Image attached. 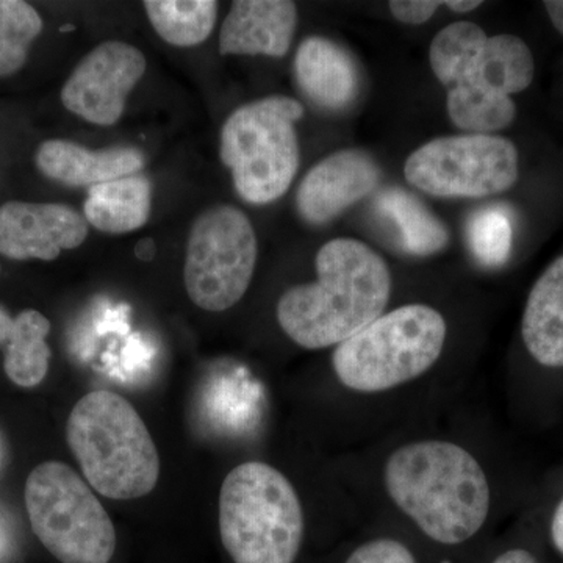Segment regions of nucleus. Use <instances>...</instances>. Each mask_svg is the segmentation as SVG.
Masks as SVG:
<instances>
[{"instance_id":"nucleus-21","label":"nucleus","mask_w":563,"mask_h":563,"mask_svg":"<svg viewBox=\"0 0 563 563\" xmlns=\"http://www.w3.org/2000/svg\"><path fill=\"white\" fill-rule=\"evenodd\" d=\"M143 5L152 27L173 46H198L217 24L214 0H147Z\"/></svg>"},{"instance_id":"nucleus-18","label":"nucleus","mask_w":563,"mask_h":563,"mask_svg":"<svg viewBox=\"0 0 563 563\" xmlns=\"http://www.w3.org/2000/svg\"><path fill=\"white\" fill-rule=\"evenodd\" d=\"M151 201V181L146 177H121L88 188L85 220L101 232H133L150 220Z\"/></svg>"},{"instance_id":"nucleus-13","label":"nucleus","mask_w":563,"mask_h":563,"mask_svg":"<svg viewBox=\"0 0 563 563\" xmlns=\"http://www.w3.org/2000/svg\"><path fill=\"white\" fill-rule=\"evenodd\" d=\"M380 176L379 165L365 151L333 152L303 176L296 192V207L309 224H328L372 195Z\"/></svg>"},{"instance_id":"nucleus-22","label":"nucleus","mask_w":563,"mask_h":563,"mask_svg":"<svg viewBox=\"0 0 563 563\" xmlns=\"http://www.w3.org/2000/svg\"><path fill=\"white\" fill-rule=\"evenodd\" d=\"M41 31L43 20L31 3L0 0V77L11 76L24 66Z\"/></svg>"},{"instance_id":"nucleus-6","label":"nucleus","mask_w":563,"mask_h":563,"mask_svg":"<svg viewBox=\"0 0 563 563\" xmlns=\"http://www.w3.org/2000/svg\"><path fill=\"white\" fill-rule=\"evenodd\" d=\"M306 521L298 492L279 470L244 462L220 493L221 542L233 563H295Z\"/></svg>"},{"instance_id":"nucleus-29","label":"nucleus","mask_w":563,"mask_h":563,"mask_svg":"<svg viewBox=\"0 0 563 563\" xmlns=\"http://www.w3.org/2000/svg\"><path fill=\"white\" fill-rule=\"evenodd\" d=\"M444 5L454 13L463 14L479 9L483 2H479V0H450V2H444Z\"/></svg>"},{"instance_id":"nucleus-20","label":"nucleus","mask_w":563,"mask_h":563,"mask_svg":"<svg viewBox=\"0 0 563 563\" xmlns=\"http://www.w3.org/2000/svg\"><path fill=\"white\" fill-rule=\"evenodd\" d=\"M51 321L38 310H24L14 318L13 328L3 350V369L18 387L33 388L43 383L49 372L51 347L46 339Z\"/></svg>"},{"instance_id":"nucleus-10","label":"nucleus","mask_w":563,"mask_h":563,"mask_svg":"<svg viewBox=\"0 0 563 563\" xmlns=\"http://www.w3.org/2000/svg\"><path fill=\"white\" fill-rule=\"evenodd\" d=\"M520 174L512 141L490 133L442 136L422 144L404 165V176L437 198L479 199L510 190Z\"/></svg>"},{"instance_id":"nucleus-9","label":"nucleus","mask_w":563,"mask_h":563,"mask_svg":"<svg viewBox=\"0 0 563 563\" xmlns=\"http://www.w3.org/2000/svg\"><path fill=\"white\" fill-rule=\"evenodd\" d=\"M258 244L250 218L233 206L202 211L185 257V288L195 306L224 312L242 301L254 277Z\"/></svg>"},{"instance_id":"nucleus-8","label":"nucleus","mask_w":563,"mask_h":563,"mask_svg":"<svg viewBox=\"0 0 563 563\" xmlns=\"http://www.w3.org/2000/svg\"><path fill=\"white\" fill-rule=\"evenodd\" d=\"M36 539L62 563H110L117 531L90 485L66 463H41L24 490Z\"/></svg>"},{"instance_id":"nucleus-26","label":"nucleus","mask_w":563,"mask_h":563,"mask_svg":"<svg viewBox=\"0 0 563 563\" xmlns=\"http://www.w3.org/2000/svg\"><path fill=\"white\" fill-rule=\"evenodd\" d=\"M551 542L559 554L563 555V498L555 507L550 526Z\"/></svg>"},{"instance_id":"nucleus-28","label":"nucleus","mask_w":563,"mask_h":563,"mask_svg":"<svg viewBox=\"0 0 563 563\" xmlns=\"http://www.w3.org/2000/svg\"><path fill=\"white\" fill-rule=\"evenodd\" d=\"M543 5L554 27L563 35V0H547Z\"/></svg>"},{"instance_id":"nucleus-2","label":"nucleus","mask_w":563,"mask_h":563,"mask_svg":"<svg viewBox=\"0 0 563 563\" xmlns=\"http://www.w3.org/2000/svg\"><path fill=\"white\" fill-rule=\"evenodd\" d=\"M317 280L295 285L277 302V321L303 350L335 347L387 312L391 273L368 244L324 243L314 258Z\"/></svg>"},{"instance_id":"nucleus-24","label":"nucleus","mask_w":563,"mask_h":563,"mask_svg":"<svg viewBox=\"0 0 563 563\" xmlns=\"http://www.w3.org/2000/svg\"><path fill=\"white\" fill-rule=\"evenodd\" d=\"M344 563H418L406 543L391 537H377L355 548Z\"/></svg>"},{"instance_id":"nucleus-1","label":"nucleus","mask_w":563,"mask_h":563,"mask_svg":"<svg viewBox=\"0 0 563 563\" xmlns=\"http://www.w3.org/2000/svg\"><path fill=\"white\" fill-rule=\"evenodd\" d=\"M383 484L393 506L433 543L459 547L487 523L492 488L472 451L443 439H422L393 450Z\"/></svg>"},{"instance_id":"nucleus-7","label":"nucleus","mask_w":563,"mask_h":563,"mask_svg":"<svg viewBox=\"0 0 563 563\" xmlns=\"http://www.w3.org/2000/svg\"><path fill=\"white\" fill-rule=\"evenodd\" d=\"M302 114L296 99L268 96L240 107L224 122L221 161L243 201L265 206L291 187L301 163L295 124Z\"/></svg>"},{"instance_id":"nucleus-25","label":"nucleus","mask_w":563,"mask_h":563,"mask_svg":"<svg viewBox=\"0 0 563 563\" xmlns=\"http://www.w3.org/2000/svg\"><path fill=\"white\" fill-rule=\"evenodd\" d=\"M442 2L437 0H391L388 3L395 20L402 24L420 25L431 20Z\"/></svg>"},{"instance_id":"nucleus-17","label":"nucleus","mask_w":563,"mask_h":563,"mask_svg":"<svg viewBox=\"0 0 563 563\" xmlns=\"http://www.w3.org/2000/svg\"><path fill=\"white\" fill-rule=\"evenodd\" d=\"M521 336L540 365L563 368V255L533 284L521 320Z\"/></svg>"},{"instance_id":"nucleus-15","label":"nucleus","mask_w":563,"mask_h":563,"mask_svg":"<svg viewBox=\"0 0 563 563\" xmlns=\"http://www.w3.org/2000/svg\"><path fill=\"white\" fill-rule=\"evenodd\" d=\"M44 176L68 187H96L106 181L135 176L144 166L143 152L117 146L91 151L66 140L44 141L35 155Z\"/></svg>"},{"instance_id":"nucleus-4","label":"nucleus","mask_w":563,"mask_h":563,"mask_svg":"<svg viewBox=\"0 0 563 563\" xmlns=\"http://www.w3.org/2000/svg\"><path fill=\"white\" fill-rule=\"evenodd\" d=\"M66 440L87 483L106 498L150 495L161 477V455L150 429L118 393H88L70 410Z\"/></svg>"},{"instance_id":"nucleus-12","label":"nucleus","mask_w":563,"mask_h":563,"mask_svg":"<svg viewBox=\"0 0 563 563\" xmlns=\"http://www.w3.org/2000/svg\"><path fill=\"white\" fill-rule=\"evenodd\" d=\"M87 236V220L65 203L13 201L0 207V254L11 261L52 262Z\"/></svg>"},{"instance_id":"nucleus-32","label":"nucleus","mask_w":563,"mask_h":563,"mask_svg":"<svg viewBox=\"0 0 563 563\" xmlns=\"http://www.w3.org/2000/svg\"><path fill=\"white\" fill-rule=\"evenodd\" d=\"M3 454H5V448H3L2 437H0V465H2Z\"/></svg>"},{"instance_id":"nucleus-23","label":"nucleus","mask_w":563,"mask_h":563,"mask_svg":"<svg viewBox=\"0 0 563 563\" xmlns=\"http://www.w3.org/2000/svg\"><path fill=\"white\" fill-rule=\"evenodd\" d=\"M468 243L477 261L499 266L509 258L514 243V224L499 206L477 210L468 221Z\"/></svg>"},{"instance_id":"nucleus-31","label":"nucleus","mask_w":563,"mask_h":563,"mask_svg":"<svg viewBox=\"0 0 563 563\" xmlns=\"http://www.w3.org/2000/svg\"><path fill=\"white\" fill-rule=\"evenodd\" d=\"M135 252L141 261H151V258L154 257L155 244L151 239L141 240Z\"/></svg>"},{"instance_id":"nucleus-14","label":"nucleus","mask_w":563,"mask_h":563,"mask_svg":"<svg viewBox=\"0 0 563 563\" xmlns=\"http://www.w3.org/2000/svg\"><path fill=\"white\" fill-rule=\"evenodd\" d=\"M298 9L288 0H239L220 32L222 55L282 58L290 51Z\"/></svg>"},{"instance_id":"nucleus-5","label":"nucleus","mask_w":563,"mask_h":563,"mask_svg":"<svg viewBox=\"0 0 563 563\" xmlns=\"http://www.w3.org/2000/svg\"><path fill=\"white\" fill-rule=\"evenodd\" d=\"M446 340L448 322L439 310L428 303H406L335 346L333 374L355 395H384L431 372Z\"/></svg>"},{"instance_id":"nucleus-19","label":"nucleus","mask_w":563,"mask_h":563,"mask_svg":"<svg viewBox=\"0 0 563 563\" xmlns=\"http://www.w3.org/2000/svg\"><path fill=\"white\" fill-rule=\"evenodd\" d=\"M377 210L393 222L404 250L418 257H428L450 244V231L444 222L402 188H387L376 201Z\"/></svg>"},{"instance_id":"nucleus-11","label":"nucleus","mask_w":563,"mask_h":563,"mask_svg":"<svg viewBox=\"0 0 563 563\" xmlns=\"http://www.w3.org/2000/svg\"><path fill=\"white\" fill-rule=\"evenodd\" d=\"M144 73L146 58L141 51L122 41H106L85 55L66 80L63 106L91 124H117Z\"/></svg>"},{"instance_id":"nucleus-3","label":"nucleus","mask_w":563,"mask_h":563,"mask_svg":"<svg viewBox=\"0 0 563 563\" xmlns=\"http://www.w3.org/2000/svg\"><path fill=\"white\" fill-rule=\"evenodd\" d=\"M433 76L448 88L450 120L461 131L492 133L517 117L510 96L531 87L536 62L528 44L501 33L488 36L470 21L446 25L432 40Z\"/></svg>"},{"instance_id":"nucleus-30","label":"nucleus","mask_w":563,"mask_h":563,"mask_svg":"<svg viewBox=\"0 0 563 563\" xmlns=\"http://www.w3.org/2000/svg\"><path fill=\"white\" fill-rule=\"evenodd\" d=\"M13 322L14 318H11L10 313L3 307H0V346H3L7 339H9Z\"/></svg>"},{"instance_id":"nucleus-27","label":"nucleus","mask_w":563,"mask_h":563,"mask_svg":"<svg viewBox=\"0 0 563 563\" xmlns=\"http://www.w3.org/2000/svg\"><path fill=\"white\" fill-rule=\"evenodd\" d=\"M492 563H539L536 555L525 548H512V550L504 551L498 558L493 559Z\"/></svg>"},{"instance_id":"nucleus-16","label":"nucleus","mask_w":563,"mask_h":563,"mask_svg":"<svg viewBox=\"0 0 563 563\" xmlns=\"http://www.w3.org/2000/svg\"><path fill=\"white\" fill-rule=\"evenodd\" d=\"M299 88L317 107L347 109L358 92V70L350 52L324 36H309L295 57Z\"/></svg>"}]
</instances>
